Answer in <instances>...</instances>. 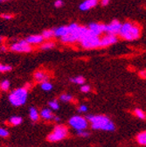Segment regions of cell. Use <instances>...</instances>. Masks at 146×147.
I'll use <instances>...</instances> for the list:
<instances>
[{"mask_svg": "<svg viewBox=\"0 0 146 147\" xmlns=\"http://www.w3.org/2000/svg\"><path fill=\"white\" fill-rule=\"evenodd\" d=\"M29 117L32 122H37L40 119V116L39 114V111L37 110V109L34 107H31L29 109Z\"/></svg>", "mask_w": 146, "mask_h": 147, "instance_id": "cell-16", "label": "cell"}, {"mask_svg": "<svg viewBox=\"0 0 146 147\" xmlns=\"http://www.w3.org/2000/svg\"><path fill=\"white\" fill-rule=\"evenodd\" d=\"M40 116L45 119V120H53V117H54V115L52 114V112L51 111V109H44L41 110V112L40 114Z\"/></svg>", "mask_w": 146, "mask_h": 147, "instance_id": "cell-15", "label": "cell"}, {"mask_svg": "<svg viewBox=\"0 0 146 147\" xmlns=\"http://www.w3.org/2000/svg\"><path fill=\"white\" fill-rule=\"evenodd\" d=\"M28 91L26 88H20L13 90L9 96V102L15 107H20L26 102Z\"/></svg>", "mask_w": 146, "mask_h": 147, "instance_id": "cell-3", "label": "cell"}, {"mask_svg": "<svg viewBox=\"0 0 146 147\" xmlns=\"http://www.w3.org/2000/svg\"><path fill=\"white\" fill-rule=\"evenodd\" d=\"M137 142L143 146H146V131L140 132L139 134H137Z\"/></svg>", "mask_w": 146, "mask_h": 147, "instance_id": "cell-18", "label": "cell"}, {"mask_svg": "<svg viewBox=\"0 0 146 147\" xmlns=\"http://www.w3.org/2000/svg\"><path fill=\"white\" fill-rule=\"evenodd\" d=\"M122 24L118 20H113L108 25H105L104 26V32L109 35H115L116 36L119 34L120 29H121Z\"/></svg>", "mask_w": 146, "mask_h": 147, "instance_id": "cell-9", "label": "cell"}, {"mask_svg": "<svg viewBox=\"0 0 146 147\" xmlns=\"http://www.w3.org/2000/svg\"><path fill=\"white\" fill-rule=\"evenodd\" d=\"M63 5H64V2L62 1V0H56V1L54 2V6H55L56 8H60Z\"/></svg>", "mask_w": 146, "mask_h": 147, "instance_id": "cell-34", "label": "cell"}, {"mask_svg": "<svg viewBox=\"0 0 146 147\" xmlns=\"http://www.w3.org/2000/svg\"><path fill=\"white\" fill-rule=\"evenodd\" d=\"M22 122H23V118L19 116H13V117H10V119H9V123L11 125H14V126L21 124Z\"/></svg>", "mask_w": 146, "mask_h": 147, "instance_id": "cell-19", "label": "cell"}, {"mask_svg": "<svg viewBox=\"0 0 146 147\" xmlns=\"http://www.w3.org/2000/svg\"><path fill=\"white\" fill-rule=\"evenodd\" d=\"M53 120L55 121V122H59V121L61 120V118H60L59 117H55V116H54V117H53Z\"/></svg>", "mask_w": 146, "mask_h": 147, "instance_id": "cell-38", "label": "cell"}, {"mask_svg": "<svg viewBox=\"0 0 146 147\" xmlns=\"http://www.w3.org/2000/svg\"><path fill=\"white\" fill-rule=\"evenodd\" d=\"M109 1H110V0H102L101 4H102V6H107L109 4Z\"/></svg>", "mask_w": 146, "mask_h": 147, "instance_id": "cell-37", "label": "cell"}, {"mask_svg": "<svg viewBox=\"0 0 146 147\" xmlns=\"http://www.w3.org/2000/svg\"><path fill=\"white\" fill-rule=\"evenodd\" d=\"M40 88H41V89L44 90V91H50V90L52 89V84L51 82L46 81V82H41Z\"/></svg>", "mask_w": 146, "mask_h": 147, "instance_id": "cell-23", "label": "cell"}, {"mask_svg": "<svg viewBox=\"0 0 146 147\" xmlns=\"http://www.w3.org/2000/svg\"><path fill=\"white\" fill-rule=\"evenodd\" d=\"M134 115H135L137 118H139V119H141V120L146 119V114L144 113V111H143V110L140 109H136L134 110Z\"/></svg>", "mask_w": 146, "mask_h": 147, "instance_id": "cell-20", "label": "cell"}, {"mask_svg": "<svg viewBox=\"0 0 146 147\" xmlns=\"http://www.w3.org/2000/svg\"><path fill=\"white\" fill-rule=\"evenodd\" d=\"M48 104H49L50 109H52V110H57V109H60V104H59V102H58L56 100L50 101Z\"/></svg>", "mask_w": 146, "mask_h": 147, "instance_id": "cell-26", "label": "cell"}, {"mask_svg": "<svg viewBox=\"0 0 146 147\" xmlns=\"http://www.w3.org/2000/svg\"><path fill=\"white\" fill-rule=\"evenodd\" d=\"M9 131L8 130H6V129L5 128H2L0 127V138H7L9 136Z\"/></svg>", "mask_w": 146, "mask_h": 147, "instance_id": "cell-30", "label": "cell"}, {"mask_svg": "<svg viewBox=\"0 0 146 147\" xmlns=\"http://www.w3.org/2000/svg\"><path fill=\"white\" fill-rule=\"evenodd\" d=\"M139 76L143 79H146V70H142L139 72Z\"/></svg>", "mask_w": 146, "mask_h": 147, "instance_id": "cell-35", "label": "cell"}, {"mask_svg": "<svg viewBox=\"0 0 146 147\" xmlns=\"http://www.w3.org/2000/svg\"><path fill=\"white\" fill-rule=\"evenodd\" d=\"M54 43L53 42H52V41H48V42H45V43H43L42 45H41V47H40V49H42V50H49V49H52V48H53L54 47Z\"/></svg>", "mask_w": 146, "mask_h": 147, "instance_id": "cell-24", "label": "cell"}, {"mask_svg": "<svg viewBox=\"0 0 146 147\" xmlns=\"http://www.w3.org/2000/svg\"><path fill=\"white\" fill-rule=\"evenodd\" d=\"M117 37L115 35H109L107 34L105 36H103L102 38H101L100 40V47H107L111 46L115 43L117 42Z\"/></svg>", "mask_w": 146, "mask_h": 147, "instance_id": "cell-10", "label": "cell"}, {"mask_svg": "<svg viewBox=\"0 0 146 147\" xmlns=\"http://www.w3.org/2000/svg\"><path fill=\"white\" fill-rule=\"evenodd\" d=\"M104 26H105V25H102V24L91 23L88 26L87 29H88V31H89V32L91 34L100 37V35L104 32Z\"/></svg>", "mask_w": 146, "mask_h": 147, "instance_id": "cell-11", "label": "cell"}, {"mask_svg": "<svg viewBox=\"0 0 146 147\" xmlns=\"http://www.w3.org/2000/svg\"><path fill=\"white\" fill-rule=\"evenodd\" d=\"M28 44L32 45V44H40L44 41V39L42 35H31L29 37H27L26 40Z\"/></svg>", "mask_w": 146, "mask_h": 147, "instance_id": "cell-14", "label": "cell"}, {"mask_svg": "<svg viewBox=\"0 0 146 147\" xmlns=\"http://www.w3.org/2000/svg\"><path fill=\"white\" fill-rule=\"evenodd\" d=\"M70 82L73 83H75V84H79V85H83L85 83V78L82 76H75L74 78H71Z\"/></svg>", "mask_w": 146, "mask_h": 147, "instance_id": "cell-22", "label": "cell"}, {"mask_svg": "<svg viewBox=\"0 0 146 147\" xmlns=\"http://www.w3.org/2000/svg\"><path fill=\"white\" fill-rule=\"evenodd\" d=\"M101 38L98 36L91 34L90 32L81 40V45L85 49H95L100 47Z\"/></svg>", "mask_w": 146, "mask_h": 147, "instance_id": "cell-7", "label": "cell"}, {"mask_svg": "<svg viewBox=\"0 0 146 147\" xmlns=\"http://www.w3.org/2000/svg\"><path fill=\"white\" fill-rule=\"evenodd\" d=\"M53 33L55 37H58V38H63V37L67 36L69 33V30H68V26H60L58 28L53 29Z\"/></svg>", "mask_w": 146, "mask_h": 147, "instance_id": "cell-13", "label": "cell"}, {"mask_svg": "<svg viewBox=\"0 0 146 147\" xmlns=\"http://www.w3.org/2000/svg\"><path fill=\"white\" fill-rule=\"evenodd\" d=\"M77 134L78 136L81 137V138H88L90 136V133L88 131H87L86 130L85 131H77Z\"/></svg>", "mask_w": 146, "mask_h": 147, "instance_id": "cell-31", "label": "cell"}, {"mask_svg": "<svg viewBox=\"0 0 146 147\" xmlns=\"http://www.w3.org/2000/svg\"><path fill=\"white\" fill-rule=\"evenodd\" d=\"M68 26V30H69V33H72V32H75L78 28H79V25L78 24H76V23H72V24H70L69 26Z\"/></svg>", "mask_w": 146, "mask_h": 147, "instance_id": "cell-28", "label": "cell"}, {"mask_svg": "<svg viewBox=\"0 0 146 147\" xmlns=\"http://www.w3.org/2000/svg\"><path fill=\"white\" fill-rule=\"evenodd\" d=\"M81 92H83V93H88V92L90 91V86L83 84L81 87Z\"/></svg>", "mask_w": 146, "mask_h": 147, "instance_id": "cell-32", "label": "cell"}, {"mask_svg": "<svg viewBox=\"0 0 146 147\" xmlns=\"http://www.w3.org/2000/svg\"><path fill=\"white\" fill-rule=\"evenodd\" d=\"M1 18H5V20H11V18H12V15H10V14H6V13H5V14H2V15H1Z\"/></svg>", "mask_w": 146, "mask_h": 147, "instance_id": "cell-36", "label": "cell"}, {"mask_svg": "<svg viewBox=\"0 0 146 147\" xmlns=\"http://www.w3.org/2000/svg\"><path fill=\"white\" fill-rule=\"evenodd\" d=\"M97 4H98V0H85L84 2H82L80 5L79 8L81 11H85L94 8L95 6L97 5Z\"/></svg>", "mask_w": 146, "mask_h": 147, "instance_id": "cell-12", "label": "cell"}, {"mask_svg": "<svg viewBox=\"0 0 146 147\" xmlns=\"http://www.w3.org/2000/svg\"><path fill=\"white\" fill-rule=\"evenodd\" d=\"M11 50L17 53H29L32 51V47L26 40H20L11 46Z\"/></svg>", "mask_w": 146, "mask_h": 147, "instance_id": "cell-8", "label": "cell"}, {"mask_svg": "<svg viewBox=\"0 0 146 147\" xmlns=\"http://www.w3.org/2000/svg\"><path fill=\"white\" fill-rule=\"evenodd\" d=\"M68 135L67 128L64 125H57L53 129V131L47 136V140L49 142H58L66 138Z\"/></svg>", "mask_w": 146, "mask_h": 147, "instance_id": "cell-5", "label": "cell"}, {"mask_svg": "<svg viewBox=\"0 0 146 147\" xmlns=\"http://www.w3.org/2000/svg\"><path fill=\"white\" fill-rule=\"evenodd\" d=\"M89 33V31L87 29V27L85 26H79V28L72 33H68L67 36L61 38V41L63 43H67V44H71V43H75V42H81V40L85 38V37Z\"/></svg>", "mask_w": 146, "mask_h": 147, "instance_id": "cell-4", "label": "cell"}, {"mask_svg": "<svg viewBox=\"0 0 146 147\" xmlns=\"http://www.w3.org/2000/svg\"><path fill=\"white\" fill-rule=\"evenodd\" d=\"M10 85L11 84H10V82L8 80H4L0 82V88L4 91H6L10 88Z\"/></svg>", "mask_w": 146, "mask_h": 147, "instance_id": "cell-25", "label": "cell"}, {"mask_svg": "<svg viewBox=\"0 0 146 147\" xmlns=\"http://www.w3.org/2000/svg\"><path fill=\"white\" fill-rule=\"evenodd\" d=\"M60 99L61 101L62 102H68L70 101H72L73 99V96L71 95H68V94H63L60 96Z\"/></svg>", "mask_w": 146, "mask_h": 147, "instance_id": "cell-27", "label": "cell"}, {"mask_svg": "<svg viewBox=\"0 0 146 147\" xmlns=\"http://www.w3.org/2000/svg\"><path fill=\"white\" fill-rule=\"evenodd\" d=\"M78 110H79V112H81V113H83V112H87V107L86 105L82 104V105L79 106Z\"/></svg>", "mask_w": 146, "mask_h": 147, "instance_id": "cell-33", "label": "cell"}, {"mask_svg": "<svg viewBox=\"0 0 146 147\" xmlns=\"http://www.w3.org/2000/svg\"><path fill=\"white\" fill-rule=\"evenodd\" d=\"M54 36V33H53V29H50V30H45L43 32H42V37L44 40H49L51 38Z\"/></svg>", "mask_w": 146, "mask_h": 147, "instance_id": "cell-21", "label": "cell"}, {"mask_svg": "<svg viewBox=\"0 0 146 147\" xmlns=\"http://www.w3.org/2000/svg\"><path fill=\"white\" fill-rule=\"evenodd\" d=\"M69 125L76 131H85L88 126V121L86 117L81 116H74L69 119Z\"/></svg>", "mask_w": 146, "mask_h": 147, "instance_id": "cell-6", "label": "cell"}, {"mask_svg": "<svg viewBox=\"0 0 146 147\" xmlns=\"http://www.w3.org/2000/svg\"><path fill=\"white\" fill-rule=\"evenodd\" d=\"M140 34H141V31L137 26L131 22H126L122 24L118 35L122 40L128 41H133L139 38Z\"/></svg>", "mask_w": 146, "mask_h": 147, "instance_id": "cell-2", "label": "cell"}, {"mask_svg": "<svg viewBox=\"0 0 146 147\" xmlns=\"http://www.w3.org/2000/svg\"><path fill=\"white\" fill-rule=\"evenodd\" d=\"M1 42H2V37L0 36V43H1Z\"/></svg>", "mask_w": 146, "mask_h": 147, "instance_id": "cell-40", "label": "cell"}, {"mask_svg": "<svg viewBox=\"0 0 146 147\" xmlns=\"http://www.w3.org/2000/svg\"><path fill=\"white\" fill-rule=\"evenodd\" d=\"M8 0H0V3H4V2H6Z\"/></svg>", "mask_w": 146, "mask_h": 147, "instance_id": "cell-39", "label": "cell"}, {"mask_svg": "<svg viewBox=\"0 0 146 147\" xmlns=\"http://www.w3.org/2000/svg\"><path fill=\"white\" fill-rule=\"evenodd\" d=\"M88 123H91L93 130L114 131L116 130L115 123L109 119L108 117L104 115H88L86 117Z\"/></svg>", "mask_w": 146, "mask_h": 147, "instance_id": "cell-1", "label": "cell"}, {"mask_svg": "<svg viewBox=\"0 0 146 147\" xmlns=\"http://www.w3.org/2000/svg\"><path fill=\"white\" fill-rule=\"evenodd\" d=\"M11 70V67L9 65H4L0 64V73H5V72H9Z\"/></svg>", "mask_w": 146, "mask_h": 147, "instance_id": "cell-29", "label": "cell"}, {"mask_svg": "<svg viewBox=\"0 0 146 147\" xmlns=\"http://www.w3.org/2000/svg\"><path fill=\"white\" fill-rule=\"evenodd\" d=\"M34 78H35V80H37L38 82H46L47 80L48 76L42 71H37L34 74Z\"/></svg>", "mask_w": 146, "mask_h": 147, "instance_id": "cell-17", "label": "cell"}]
</instances>
